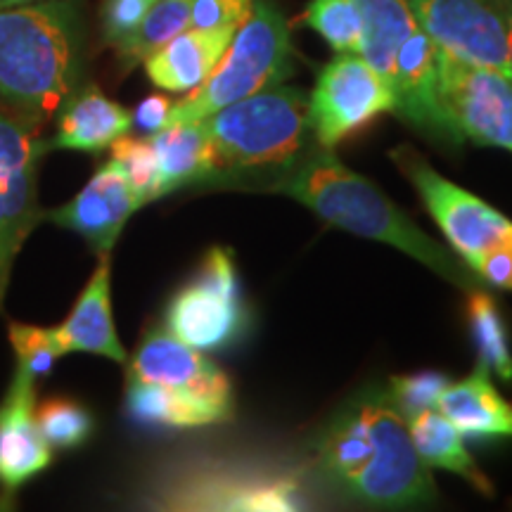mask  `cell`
<instances>
[{"label": "cell", "mask_w": 512, "mask_h": 512, "mask_svg": "<svg viewBox=\"0 0 512 512\" xmlns=\"http://www.w3.org/2000/svg\"><path fill=\"white\" fill-rule=\"evenodd\" d=\"M316 467L332 489L373 508L437 498L392 389H363L332 415L316 441Z\"/></svg>", "instance_id": "obj_1"}, {"label": "cell", "mask_w": 512, "mask_h": 512, "mask_svg": "<svg viewBox=\"0 0 512 512\" xmlns=\"http://www.w3.org/2000/svg\"><path fill=\"white\" fill-rule=\"evenodd\" d=\"M238 188L287 195L330 226L401 249L453 285L475 287L479 283L470 268L415 226L399 204L389 200L370 178L347 169L328 147L313 145L290 169Z\"/></svg>", "instance_id": "obj_2"}, {"label": "cell", "mask_w": 512, "mask_h": 512, "mask_svg": "<svg viewBox=\"0 0 512 512\" xmlns=\"http://www.w3.org/2000/svg\"><path fill=\"white\" fill-rule=\"evenodd\" d=\"M81 76L74 0L0 8V105L36 124L53 119Z\"/></svg>", "instance_id": "obj_3"}, {"label": "cell", "mask_w": 512, "mask_h": 512, "mask_svg": "<svg viewBox=\"0 0 512 512\" xmlns=\"http://www.w3.org/2000/svg\"><path fill=\"white\" fill-rule=\"evenodd\" d=\"M202 121L216 157L209 183H226L228 188L290 169L313 147L309 95L299 88H264Z\"/></svg>", "instance_id": "obj_4"}, {"label": "cell", "mask_w": 512, "mask_h": 512, "mask_svg": "<svg viewBox=\"0 0 512 512\" xmlns=\"http://www.w3.org/2000/svg\"><path fill=\"white\" fill-rule=\"evenodd\" d=\"M287 19L273 0H254L252 12L235 31L233 41L209 79L188 98L174 102L169 124L200 121L247 95L278 86L292 72Z\"/></svg>", "instance_id": "obj_5"}, {"label": "cell", "mask_w": 512, "mask_h": 512, "mask_svg": "<svg viewBox=\"0 0 512 512\" xmlns=\"http://www.w3.org/2000/svg\"><path fill=\"white\" fill-rule=\"evenodd\" d=\"M152 501L166 510H302L304 484L287 465L197 460L169 472Z\"/></svg>", "instance_id": "obj_6"}, {"label": "cell", "mask_w": 512, "mask_h": 512, "mask_svg": "<svg viewBox=\"0 0 512 512\" xmlns=\"http://www.w3.org/2000/svg\"><path fill=\"white\" fill-rule=\"evenodd\" d=\"M46 152L41 124L0 105V309L12 266L46 211L38 204V164Z\"/></svg>", "instance_id": "obj_7"}, {"label": "cell", "mask_w": 512, "mask_h": 512, "mask_svg": "<svg viewBox=\"0 0 512 512\" xmlns=\"http://www.w3.org/2000/svg\"><path fill=\"white\" fill-rule=\"evenodd\" d=\"M166 330L197 351H221L247 330L233 252L214 247L166 309Z\"/></svg>", "instance_id": "obj_8"}, {"label": "cell", "mask_w": 512, "mask_h": 512, "mask_svg": "<svg viewBox=\"0 0 512 512\" xmlns=\"http://www.w3.org/2000/svg\"><path fill=\"white\" fill-rule=\"evenodd\" d=\"M392 159L420 192L430 216L467 268L484 254L512 242V221L508 216L439 176L413 147H396Z\"/></svg>", "instance_id": "obj_9"}, {"label": "cell", "mask_w": 512, "mask_h": 512, "mask_svg": "<svg viewBox=\"0 0 512 512\" xmlns=\"http://www.w3.org/2000/svg\"><path fill=\"white\" fill-rule=\"evenodd\" d=\"M394 110V91L370 64L356 53H337L318 74L309 95L313 140L332 150L377 114Z\"/></svg>", "instance_id": "obj_10"}, {"label": "cell", "mask_w": 512, "mask_h": 512, "mask_svg": "<svg viewBox=\"0 0 512 512\" xmlns=\"http://www.w3.org/2000/svg\"><path fill=\"white\" fill-rule=\"evenodd\" d=\"M408 5L418 27L453 60L508 74V19L501 0H408Z\"/></svg>", "instance_id": "obj_11"}, {"label": "cell", "mask_w": 512, "mask_h": 512, "mask_svg": "<svg viewBox=\"0 0 512 512\" xmlns=\"http://www.w3.org/2000/svg\"><path fill=\"white\" fill-rule=\"evenodd\" d=\"M439 91L460 136L512 152V79L508 74L470 67L439 50Z\"/></svg>", "instance_id": "obj_12"}, {"label": "cell", "mask_w": 512, "mask_h": 512, "mask_svg": "<svg viewBox=\"0 0 512 512\" xmlns=\"http://www.w3.org/2000/svg\"><path fill=\"white\" fill-rule=\"evenodd\" d=\"M128 380L159 384L233 418V389L226 373L169 330H152L140 342L128 366Z\"/></svg>", "instance_id": "obj_13"}, {"label": "cell", "mask_w": 512, "mask_h": 512, "mask_svg": "<svg viewBox=\"0 0 512 512\" xmlns=\"http://www.w3.org/2000/svg\"><path fill=\"white\" fill-rule=\"evenodd\" d=\"M394 110L408 124L446 145H463L465 138L448 117L439 91V48L420 27L394 57Z\"/></svg>", "instance_id": "obj_14"}, {"label": "cell", "mask_w": 512, "mask_h": 512, "mask_svg": "<svg viewBox=\"0 0 512 512\" xmlns=\"http://www.w3.org/2000/svg\"><path fill=\"white\" fill-rule=\"evenodd\" d=\"M138 209L140 204L126 181L124 171L110 159L95 171L86 188L74 200H69L64 207L46 211L43 219L79 233L100 256L112 254V247L117 245L126 221Z\"/></svg>", "instance_id": "obj_15"}, {"label": "cell", "mask_w": 512, "mask_h": 512, "mask_svg": "<svg viewBox=\"0 0 512 512\" xmlns=\"http://www.w3.org/2000/svg\"><path fill=\"white\" fill-rule=\"evenodd\" d=\"M36 403V380L17 366L0 401V489L8 496L41 475L53 460V446L38 430Z\"/></svg>", "instance_id": "obj_16"}, {"label": "cell", "mask_w": 512, "mask_h": 512, "mask_svg": "<svg viewBox=\"0 0 512 512\" xmlns=\"http://www.w3.org/2000/svg\"><path fill=\"white\" fill-rule=\"evenodd\" d=\"M112 256L100 254L98 266L76 299L74 309L57 328H50L55 347L60 356L95 354L110 361L126 363V349L117 335V325L112 318Z\"/></svg>", "instance_id": "obj_17"}, {"label": "cell", "mask_w": 512, "mask_h": 512, "mask_svg": "<svg viewBox=\"0 0 512 512\" xmlns=\"http://www.w3.org/2000/svg\"><path fill=\"white\" fill-rule=\"evenodd\" d=\"M238 29L181 31L174 41L145 60V72L155 86L169 93H192L200 88L221 62Z\"/></svg>", "instance_id": "obj_18"}, {"label": "cell", "mask_w": 512, "mask_h": 512, "mask_svg": "<svg viewBox=\"0 0 512 512\" xmlns=\"http://www.w3.org/2000/svg\"><path fill=\"white\" fill-rule=\"evenodd\" d=\"M57 114V133L46 143V150L102 152L133 126V114L107 98L98 86L76 88Z\"/></svg>", "instance_id": "obj_19"}, {"label": "cell", "mask_w": 512, "mask_h": 512, "mask_svg": "<svg viewBox=\"0 0 512 512\" xmlns=\"http://www.w3.org/2000/svg\"><path fill=\"white\" fill-rule=\"evenodd\" d=\"M437 411L463 434L512 437V406L491 382V370L479 361L475 373L439 394Z\"/></svg>", "instance_id": "obj_20"}, {"label": "cell", "mask_w": 512, "mask_h": 512, "mask_svg": "<svg viewBox=\"0 0 512 512\" xmlns=\"http://www.w3.org/2000/svg\"><path fill=\"white\" fill-rule=\"evenodd\" d=\"M159 166V195L209 183L216 171L214 145L204 121H174L150 136Z\"/></svg>", "instance_id": "obj_21"}, {"label": "cell", "mask_w": 512, "mask_h": 512, "mask_svg": "<svg viewBox=\"0 0 512 512\" xmlns=\"http://www.w3.org/2000/svg\"><path fill=\"white\" fill-rule=\"evenodd\" d=\"M406 422L422 463L460 475L486 496L494 494V486H491L484 472L479 470L475 458L465 448L463 432L456 430L437 408H425V411L408 415Z\"/></svg>", "instance_id": "obj_22"}, {"label": "cell", "mask_w": 512, "mask_h": 512, "mask_svg": "<svg viewBox=\"0 0 512 512\" xmlns=\"http://www.w3.org/2000/svg\"><path fill=\"white\" fill-rule=\"evenodd\" d=\"M354 5L363 27L358 55L392 86L396 50L418 29L411 5L408 0H354Z\"/></svg>", "instance_id": "obj_23"}, {"label": "cell", "mask_w": 512, "mask_h": 512, "mask_svg": "<svg viewBox=\"0 0 512 512\" xmlns=\"http://www.w3.org/2000/svg\"><path fill=\"white\" fill-rule=\"evenodd\" d=\"M126 411L140 425L171 427V430H192V427L219 425L230 420L207 403L140 380H128L126 384Z\"/></svg>", "instance_id": "obj_24"}, {"label": "cell", "mask_w": 512, "mask_h": 512, "mask_svg": "<svg viewBox=\"0 0 512 512\" xmlns=\"http://www.w3.org/2000/svg\"><path fill=\"white\" fill-rule=\"evenodd\" d=\"M190 27V0H152L143 22L131 36L119 43L117 55L126 67L145 62L159 48Z\"/></svg>", "instance_id": "obj_25"}, {"label": "cell", "mask_w": 512, "mask_h": 512, "mask_svg": "<svg viewBox=\"0 0 512 512\" xmlns=\"http://www.w3.org/2000/svg\"><path fill=\"white\" fill-rule=\"evenodd\" d=\"M470 313V330L475 337L479 361L505 382H512V354L508 344V330L501 318V311L489 292L475 290L470 292L467 302Z\"/></svg>", "instance_id": "obj_26"}, {"label": "cell", "mask_w": 512, "mask_h": 512, "mask_svg": "<svg viewBox=\"0 0 512 512\" xmlns=\"http://www.w3.org/2000/svg\"><path fill=\"white\" fill-rule=\"evenodd\" d=\"M112 162H117L124 171L128 185L140 207L159 200V166L157 155L152 150L150 138H128L121 136L110 145Z\"/></svg>", "instance_id": "obj_27"}, {"label": "cell", "mask_w": 512, "mask_h": 512, "mask_svg": "<svg viewBox=\"0 0 512 512\" xmlns=\"http://www.w3.org/2000/svg\"><path fill=\"white\" fill-rule=\"evenodd\" d=\"M36 422L43 439L53 448H79L93 432V418L81 403L48 399L36 403Z\"/></svg>", "instance_id": "obj_28"}, {"label": "cell", "mask_w": 512, "mask_h": 512, "mask_svg": "<svg viewBox=\"0 0 512 512\" xmlns=\"http://www.w3.org/2000/svg\"><path fill=\"white\" fill-rule=\"evenodd\" d=\"M306 22L316 29L337 53H356L361 48V17L354 0H311Z\"/></svg>", "instance_id": "obj_29"}, {"label": "cell", "mask_w": 512, "mask_h": 512, "mask_svg": "<svg viewBox=\"0 0 512 512\" xmlns=\"http://www.w3.org/2000/svg\"><path fill=\"white\" fill-rule=\"evenodd\" d=\"M8 332L19 368L27 370L34 380L48 375L50 370H53L55 361L60 358V351L55 347V339L50 328H38V325L10 320Z\"/></svg>", "instance_id": "obj_30"}, {"label": "cell", "mask_w": 512, "mask_h": 512, "mask_svg": "<svg viewBox=\"0 0 512 512\" xmlns=\"http://www.w3.org/2000/svg\"><path fill=\"white\" fill-rule=\"evenodd\" d=\"M448 387V380L439 373H418V375H403L392 377V394L396 406L403 413V418L408 415L425 411V408L437 406L439 394Z\"/></svg>", "instance_id": "obj_31"}, {"label": "cell", "mask_w": 512, "mask_h": 512, "mask_svg": "<svg viewBox=\"0 0 512 512\" xmlns=\"http://www.w3.org/2000/svg\"><path fill=\"white\" fill-rule=\"evenodd\" d=\"M254 0H190V27L238 29L252 12Z\"/></svg>", "instance_id": "obj_32"}, {"label": "cell", "mask_w": 512, "mask_h": 512, "mask_svg": "<svg viewBox=\"0 0 512 512\" xmlns=\"http://www.w3.org/2000/svg\"><path fill=\"white\" fill-rule=\"evenodd\" d=\"M152 0H105L102 3L100 22L102 36L110 46H119L143 22L145 12L150 10Z\"/></svg>", "instance_id": "obj_33"}, {"label": "cell", "mask_w": 512, "mask_h": 512, "mask_svg": "<svg viewBox=\"0 0 512 512\" xmlns=\"http://www.w3.org/2000/svg\"><path fill=\"white\" fill-rule=\"evenodd\" d=\"M470 271L477 275L482 283H489L501 290L512 292V242L494 249V252L484 254L470 266Z\"/></svg>", "instance_id": "obj_34"}, {"label": "cell", "mask_w": 512, "mask_h": 512, "mask_svg": "<svg viewBox=\"0 0 512 512\" xmlns=\"http://www.w3.org/2000/svg\"><path fill=\"white\" fill-rule=\"evenodd\" d=\"M171 107H174V102L164 98V95H150V98L140 102L136 112H133V124H136L140 131L150 133L152 136V133H157L159 128L169 124Z\"/></svg>", "instance_id": "obj_35"}, {"label": "cell", "mask_w": 512, "mask_h": 512, "mask_svg": "<svg viewBox=\"0 0 512 512\" xmlns=\"http://www.w3.org/2000/svg\"><path fill=\"white\" fill-rule=\"evenodd\" d=\"M505 19H508V74L512 79V0H501Z\"/></svg>", "instance_id": "obj_36"}, {"label": "cell", "mask_w": 512, "mask_h": 512, "mask_svg": "<svg viewBox=\"0 0 512 512\" xmlns=\"http://www.w3.org/2000/svg\"><path fill=\"white\" fill-rule=\"evenodd\" d=\"M29 3H41V0H0V8H10V5H29Z\"/></svg>", "instance_id": "obj_37"}]
</instances>
